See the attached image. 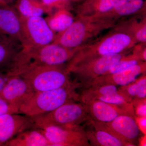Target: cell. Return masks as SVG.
<instances>
[{"instance_id":"cell-1","label":"cell","mask_w":146,"mask_h":146,"mask_svg":"<svg viewBox=\"0 0 146 146\" xmlns=\"http://www.w3.org/2000/svg\"><path fill=\"white\" fill-rule=\"evenodd\" d=\"M78 48H68L53 43L36 48L23 47L4 71L7 76H20L39 67L63 65L70 60Z\"/></svg>"},{"instance_id":"cell-2","label":"cell","mask_w":146,"mask_h":146,"mask_svg":"<svg viewBox=\"0 0 146 146\" xmlns=\"http://www.w3.org/2000/svg\"><path fill=\"white\" fill-rule=\"evenodd\" d=\"M137 43L131 35L114 29L96 41L78 47L66 68L107 55L125 52Z\"/></svg>"},{"instance_id":"cell-3","label":"cell","mask_w":146,"mask_h":146,"mask_svg":"<svg viewBox=\"0 0 146 146\" xmlns=\"http://www.w3.org/2000/svg\"><path fill=\"white\" fill-rule=\"evenodd\" d=\"M116 22L92 16H77L68 29L56 34L52 43L68 48H78L104 31L114 28Z\"/></svg>"},{"instance_id":"cell-4","label":"cell","mask_w":146,"mask_h":146,"mask_svg":"<svg viewBox=\"0 0 146 146\" xmlns=\"http://www.w3.org/2000/svg\"><path fill=\"white\" fill-rule=\"evenodd\" d=\"M79 84L74 80L67 85L49 91L35 92L19 110V113L29 117L37 116L53 111L69 102H80L76 92Z\"/></svg>"},{"instance_id":"cell-5","label":"cell","mask_w":146,"mask_h":146,"mask_svg":"<svg viewBox=\"0 0 146 146\" xmlns=\"http://www.w3.org/2000/svg\"><path fill=\"white\" fill-rule=\"evenodd\" d=\"M31 117L35 128L52 125H81L90 119L87 108L80 102H69L51 112Z\"/></svg>"},{"instance_id":"cell-6","label":"cell","mask_w":146,"mask_h":146,"mask_svg":"<svg viewBox=\"0 0 146 146\" xmlns=\"http://www.w3.org/2000/svg\"><path fill=\"white\" fill-rule=\"evenodd\" d=\"M20 76L29 84L35 92L58 89L72 82L63 65L39 67Z\"/></svg>"},{"instance_id":"cell-7","label":"cell","mask_w":146,"mask_h":146,"mask_svg":"<svg viewBox=\"0 0 146 146\" xmlns=\"http://www.w3.org/2000/svg\"><path fill=\"white\" fill-rule=\"evenodd\" d=\"M126 55V52L104 56L66 68L70 74L76 77L75 81L83 89L88 88L92 82L105 74Z\"/></svg>"},{"instance_id":"cell-8","label":"cell","mask_w":146,"mask_h":146,"mask_svg":"<svg viewBox=\"0 0 146 146\" xmlns=\"http://www.w3.org/2000/svg\"><path fill=\"white\" fill-rule=\"evenodd\" d=\"M20 17L23 47H42L53 42L56 34L42 16Z\"/></svg>"},{"instance_id":"cell-9","label":"cell","mask_w":146,"mask_h":146,"mask_svg":"<svg viewBox=\"0 0 146 146\" xmlns=\"http://www.w3.org/2000/svg\"><path fill=\"white\" fill-rule=\"evenodd\" d=\"M40 129L50 146H90L81 125L48 126Z\"/></svg>"},{"instance_id":"cell-10","label":"cell","mask_w":146,"mask_h":146,"mask_svg":"<svg viewBox=\"0 0 146 146\" xmlns=\"http://www.w3.org/2000/svg\"><path fill=\"white\" fill-rule=\"evenodd\" d=\"M88 123L96 129L106 131L126 143L136 146L140 133L135 115H120L110 122H98L89 120Z\"/></svg>"},{"instance_id":"cell-11","label":"cell","mask_w":146,"mask_h":146,"mask_svg":"<svg viewBox=\"0 0 146 146\" xmlns=\"http://www.w3.org/2000/svg\"><path fill=\"white\" fill-rule=\"evenodd\" d=\"M0 40L14 46L23 48L20 15L8 5H0Z\"/></svg>"},{"instance_id":"cell-12","label":"cell","mask_w":146,"mask_h":146,"mask_svg":"<svg viewBox=\"0 0 146 146\" xmlns=\"http://www.w3.org/2000/svg\"><path fill=\"white\" fill-rule=\"evenodd\" d=\"M35 91L29 84L20 76H8L0 91V98L19 110L22 104L29 99Z\"/></svg>"},{"instance_id":"cell-13","label":"cell","mask_w":146,"mask_h":146,"mask_svg":"<svg viewBox=\"0 0 146 146\" xmlns=\"http://www.w3.org/2000/svg\"><path fill=\"white\" fill-rule=\"evenodd\" d=\"M35 128L30 117L20 113H5L0 115V146L22 131Z\"/></svg>"},{"instance_id":"cell-14","label":"cell","mask_w":146,"mask_h":146,"mask_svg":"<svg viewBox=\"0 0 146 146\" xmlns=\"http://www.w3.org/2000/svg\"><path fill=\"white\" fill-rule=\"evenodd\" d=\"M82 103L88 110L89 120L98 122H110L118 116L124 114L135 116L134 110L98 100H89Z\"/></svg>"},{"instance_id":"cell-15","label":"cell","mask_w":146,"mask_h":146,"mask_svg":"<svg viewBox=\"0 0 146 146\" xmlns=\"http://www.w3.org/2000/svg\"><path fill=\"white\" fill-rule=\"evenodd\" d=\"M146 61H142L121 72L100 76L94 80L89 87L106 84L125 86L135 81L141 75L146 74Z\"/></svg>"},{"instance_id":"cell-16","label":"cell","mask_w":146,"mask_h":146,"mask_svg":"<svg viewBox=\"0 0 146 146\" xmlns=\"http://www.w3.org/2000/svg\"><path fill=\"white\" fill-rule=\"evenodd\" d=\"M146 5L145 0H119L106 13L92 16L117 21L123 17L145 14Z\"/></svg>"},{"instance_id":"cell-17","label":"cell","mask_w":146,"mask_h":146,"mask_svg":"<svg viewBox=\"0 0 146 146\" xmlns=\"http://www.w3.org/2000/svg\"><path fill=\"white\" fill-rule=\"evenodd\" d=\"M113 28L131 35L137 43H146V13L116 23Z\"/></svg>"},{"instance_id":"cell-18","label":"cell","mask_w":146,"mask_h":146,"mask_svg":"<svg viewBox=\"0 0 146 146\" xmlns=\"http://www.w3.org/2000/svg\"><path fill=\"white\" fill-rule=\"evenodd\" d=\"M4 146H50V144L40 129L32 128L18 133Z\"/></svg>"},{"instance_id":"cell-19","label":"cell","mask_w":146,"mask_h":146,"mask_svg":"<svg viewBox=\"0 0 146 146\" xmlns=\"http://www.w3.org/2000/svg\"><path fill=\"white\" fill-rule=\"evenodd\" d=\"M119 0H86L78 6V16H94L103 14L112 9Z\"/></svg>"},{"instance_id":"cell-20","label":"cell","mask_w":146,"mask_h":146,"mask_svg":"<svg viewBox=\"0 0 146 146\" xmlns=\"http://www.w3.org/2000/svg\"><path fill=\"white\" fill-rule=\"evenodd\" d=\"M86 131L87 139L91 146H133L106 131L94 128L93 129Z\"/></svg>"},{"instance_id":"cell-21","label":"cell","mask_w":146,"mask_h":146,"mask_svg":"<svg viewBox=\"0 0 146 146\" xmlns=\"http://www.w3.org/2000/svg\"><path fill=\"white\" fill-rule=\"evenodd\" d=\"M51 29L55 33H59L68 29L74 21L70 10L61 9L56 10L45 19Z\"/></svg>"},{"instance_id":"cell-22","label":"cell","mask_w":146,"mask_h":146,"mask_svg":"<svg viewBox=\"0 0 146 146\" xmlns=\"http://www.w3.org/2000/svg\"><path fill=\"white\" fill-rule=\"evenodd\" d=\"M15 8L21 16L26 17L42 16L49 11L41 0H16Z\"/></svg>"},{"instance_id":"cell-23","label":"cell","mask_w":146,"mask_h":146,"mask_svg":"<svg viewBox=\"0 0 146 146\" xmlns=\"http://www.w3.org/2000/svg\"><path fill=\"white\" fill-rule=\"evenodd\" d=\"M119 89L131 102L133 100L146 99V74L127 85L120 86Z\"/></svg>"},{"instance_id":"cell-24","label":"cell","mask_w":146,"mask_h":146,"mask_svg":"<svg viewBox=\"0 0 146 146\" xmlns=\"http://www.w3.org/2000/svg\"><path fill=\"white\" fill-rule=\"evenodd\" d=\"M21 48L0 40V69L7 68Z\"/></svg>"},{"instance_id":"cell-25","label":"cell","mask_w":146,"mask_h":146,"mask_svg":"<svg viewBox=\"0 0 146 146\" xmlns=\"http://www.w3.org/2000/svg\"><path fill=\"white\" fill-rule=\"evenodd\" d=\"M141 62L142 61L140 58L134 53L132 52L131 54L128 55H125L104 75L114 74L121 72Z\"/></svg>"},{"instance_id":"cell-26","label":"cell","mask_w":146,"mask_h":146,"mask_svg":"<svg viewBox=\"0 0 146 146\" xmlns=\"http://www.w3.org/2000/svg\"><path fill=\"white\" fill-rule=\"evenodd\" d=\"M42 2L49 11L50 14L54 10L66 9L70 10L71 3L70 0H41Z\"/></svg>"},{"instance_id":"cell-27","label":"cell","mask_w":146,"mask_h":146,"mask_svg":"<svg viewBox=\"0 0 146 146\" xmlns=\"http://www.w3.org/2000/svg\"><path fill=\"white\" fill-rule=\"evenodd\" d=\"M132 103L136 117H146V99L133 100Z\"/></svg>"},{"instance_id":"cell-28","label":"cell","mask_w":146,"mask_h":146,"mask_svg":"<svg viewBox=\"0 0 146 146\" xmlns=\"http://www.w3.org/2000/svg\"><path fill=\"white\" fill-rule=\"evenodd\" d=\"M146 43H139L138 44H136L132 48V52L137 55L142 61L146 60Z\"/></svg>"},{"instance_id":"cell-29","label":"cell","mask_w":146,"mask_h":146,"mask_svg":"<svg viewBox=\"0 0 146 146\" xmlns=\"http://www.w3.org/2000/svg\"><path fill=\"white\" fill-rule=\"evenodd\" d=\"M5 113H19V110L0 98V115Z\"/></svg>"},{"instance_id":"cell-30","label":"cell","mask_w":146,"mask_h":146,"mask_svg":"<svg viewBox=\"0 0 146 146\" xmlns=\"http://www.w3.org/2000/svg\"><path fill=\"white\" fill-rule=\"evenodd\" d=\"M136 122L140 130L146 134V117H136Z\"/></svg>"},{"instance_id":"cell-31","label":"cell","mask_w":146,"mask_h":146,"mask_svg":"<svg viewBox=\"0 0 146 146\" xmlns=\"http://www.w3.org/2000/svg\"><path fill=\"white\" fill-rule=\"evenodd\" d=\"M8 76L4 71L0 69V91L1 90L7 81Z\"/></svg>"},{"instance_id":"cell-32","label":"cell","mask_w":146,"mask_h":146,"mask_svg":"<svg viewBox=\"0 0 146 146\" xmlns=\"http://www.w3.org/2000/svg\"><path fill=\"white\" fill-rule=\"evenodd\" d=\"M146 139L145 137V136L143 138V139H141V141H140V144L142 146H146V143H145V139Z\"/></svg>"},{"instance_id":"cell-33","label":"cell","mask_w":146,"mask_h":146,"mask_svg":"<svg viewBox=\"0 0 146 146\" xmlns=\"http://www.w3.org/2000/svg\"><path fill=\"white\" fill-rule=\"evenodd\" d=\"M3 1L6 3V4L8 5L9 3H13L14 1H16V0H3Z\"/></svg>"},{"instance_id":"cell-34","label":"cell","mask_w":146,"mask_h":146,"mask_svg":"<svg viewBox=\"0 0 146 146\" xmlns=\"http://www.w3.org/2000/svg\"><path fill=\"white\" fill-rule=\"evenodd\" d=\"M0 5L2 6H5L7 5L3 0H0Z\"/></svg>"},{"instance_id":"cell-35","label":"cell","mask_w":146,"mask_h":146,"mask_svg":"<svg viewBox=\"0 0 146 146\" xmlns=\"http://www.w3.org/2000/svg\"><path fill=\"white\" fill-rule=\"evenodd\" d=\"M2 6V5H1Z\"/></svg>"}]
</instances>
